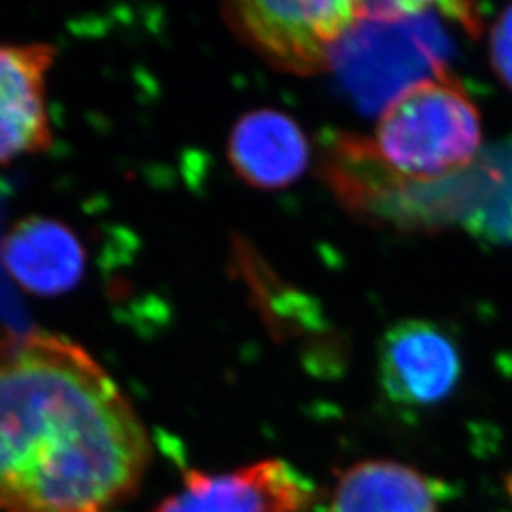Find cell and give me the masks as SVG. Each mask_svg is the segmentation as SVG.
Returning <instances> with one entry per match:
<instances>
[{
  "label": "cell",
  "mask_w": 512,
  "mask_h": 512,
  "mask_svg": "<svg viewBox=\"0 0 512 512\" xmlns=\"http://www.w3.org/2000/svg\"><path fill=\"white\" fill-rule=\"evenodd\" d=\"M437 10L420 2L403 18L357 16L334 48L330 69L359 109L384 112L412 88L450 76L452 40Z\"/></svg>",
  "instance_id": "obj_2"
},
{
  "label": "cell",
  "mask_w": 512,
  "mask_h": 512,
  "mask_svg": "<svg viewBox=\"0 0 512 512\" xmlns=\"http://www.w3.org/2000/svg\"><path fill=\"white\" fill-rule=\"evenodd\" d=\"M378 372L387 397L404 406H433L450 397L461 378L454 340L433 323L401 321L378 346Z\"/></svg>",
  "instance_id": "obj_6"
},
{
  "label": "cell",
  "mask_w": 512,
  "mask_h": 512,
  "mask_svg": "<svg viewBox=\"0 0 512 512\" xmlns=\"http://www.w3.org/2000/svg\"><path fill=\"white\" fill-rule=\"evenodd\" d=\"M469 228L480 238L512 243V164H495L494 181L471 211Z\"/></svg>",
  "instance_id": "obj_11"
},
{
  "label": "cell",
  "mask_w": 512,
  "mask_h": 512,
  "mask_svg": "<svg viewBox=\"0 0 512 512\" xmlns=\"http://www.w3.org/2000/svg\"><path fill=\"white\" fill-rule=\"evenodd\" d=\"M148 461L143 421L86 349L0 330V512H114Z\"/></svg>",
  "instance_id": "obj_1"
},
{
  "label": "cell",
  "mask_w": 512,
  "mask_h": 512,
  "mask_svg": "<svg viewBox=\"0 0 512 512\" xmlns=\"http://www.w3.org/2000/svg\"><path fill=\"white\" fill-rule=\"evenodd\" d=\"M228 160L241 181L275 190L296 183L310 162L304 131L279 110L245 114L228 139Z\"/></svg>",
  "instance_id": "obj_8"
},
{
  "label": "cell",
  "mask_w": 512,
  "mask_h": 512,
  "mask_svg": "<svg viewBox=\"0 0 512 512\" xmlns=\"http://www.w3.org/2000/svg\"><path fill=\"white\" fill-rule=\"evenodd\" d=\"M224 19L266 63L306 76L330 69L334 48L357 19V2H232Z\"/></svg>",
  "instance_id": "obj_4"
},
{
  "label": "cell",
  "mask_w": 512,
  "mask_h": 512,
  "mask_svg": "<svg viewBox=\"0 0 512 512\" xmlns=\"http://www.w3.org/2000/svg\"><path fill=\"white\" fill-rule=\"evenodd\" d=\"M54 57L48 44H0V164L52 145L46 78Z\"/></svg>",
  "instance_id": "obj_7"
},
{
  "label": "cell",
  "mask_w": 512,
  "mask_h": 512,
  "mask_svg": "<svg viewBox=\"0 0 512 512\" xmlns=\"http://www.w3.org/2000/svg\"><path fill=\"white\" fill-rule=\"evenodd\" d=\"M490 57L495 74L512 90V4L495 21L490 37Z\"/></svg>",
  "instance_id": "obj_12"
},
{
  "label": "cell",
  "mask_w": 512,
  "mask_h": 512,
  "mask_svg": "<svg viewBox=\"0 0 512 512\" xmlns=\"http://www.w3.org/2000/svg\"><path fill=\"white\" fill-rule=\"evenodd\" d=\"M329 512H439L431 480L393 459H365L342 471Z\"/></svg>",
  "instance_id": "obj_10"
},
{
  "label": "cell",
  "mask_w": 512,
  "mask_h": 512,
  "mask_svg": "<svg viewBox=\"0 0 512 512\" xmlns=\"http://www.w3.org/2000/svg\"><path fill=\"white\" fill-rule=\"evenodd\" d=\"M315 497L306 476L283 459H266L224 475L188 471L181 492L154 512H302Z\"/></svg>",
  "instance_id": "obj_5"
},
{
  "label": "cell",
  "mask_w": 512,
  "mask_h": 512,
  "mask_svg": "<svg viewBox=\"0 0 512 512\" xmlns=\"http://www.w3.org/2000/svg\"><path fill=\"white\" fill-rule=\"evenodd\" d=\"M2 258L29 293L55 296L74 289L86 268V253L73 230L52 219H25L8 234Z\"/></svg>",
  "instance_id": "obj_9"
},
{
  "label": "cell",
  "mask_w": 512,
  "mask_h": 512,
  "mask_svg": "<svg viewBox=\"0 0 512 512\" xmlns=\"http://www.w3.org/2000/svg\"><path fill=\"white\" fill-rule=\"evenodd\" d=\"M480 114L452 76L423 82L382 112L376 150L397 175L421 184L452 179L475 162Z\"/></svg>",
  "instance_id": "obj_3"
},
{
  "label": "cell",
  "mask_w": 512,
  "mask_h": 512,
  "mask_svg": "<svg viewBox=\"0 0 512 512\" xmlns=\"http://www.w3.org/2000/svg\"><path fill=\"white\" fill-rule=\"evenodd\" d=\"M505 490H507V494H509L512 501V471L509 475L505 476Z\"/></svg>",
  "instance_id": "obj_13"
}]
</instances>
